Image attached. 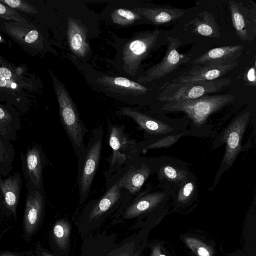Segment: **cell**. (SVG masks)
I'll use <instances>...</instances> for the list:
<instances>
[{
  "mask_svg": "<svg viewBox=\"0 0 256 256\" xmlns=\"http://www.w3.org/2000/svg\"><path fill=\"white\" fill-rule=\"evenodd\" d=\"M70 60L92 86L106 96L131 105L140 106L141 98L150 89L128 77L105 74L94 69L70 54Z\"/></svg>",
  "mask_w": 256,
  "mask_h": 256,
  "instance_id": "obj_1",
  "label": "cell"
},
{
  "mask_svg": "<svg viewBox=\"0 0 256 256\" xmlns=\"http://www.w3.org/2000/svg\"><path fill=\"white\" fill-rule=\"evenodd\" d=\"M160 33V30L156 28L136 32L130 38L120 40L116 47L117 68L128 78L137 76L142 62L156 48Z\"/></svg>",
  "mask_w": 256,
  "mask_h": 256,
  "instance_id": "obj_2",
  "label": "cell"
},
{
  "mask_svg": "<svg viewBox=\"0 0 256 256\" xmlns=\"http://www.w3.org/2000/svg\"><path fill=\"white\" fill-rule=\"evenodd\" d=\"M82 2L64 1V38L70 54L84 62L90 56L89 39L95 36L90 32V25L86 23L88 10Z\"/></svg>",
  "mask_w": 256,
  "mask_h": 256,
  "instance_id": "obj_3",
  "label": "cell"
},
{
  "mask_svg": "<svg viewBox=\"0 0 256 256\" xmlns=\"http://www.w3.org/2000/svg\"><path fill=\"white\" fill-rule=\"evenodd\" d=\"M52 79L59 106L60 122L78 158L84 148V138L88 130L82 121L78 109L65 86L54 76H52Z\"/></svg>",
  "mask_w": 256,
  "mask_h": 256,
  "instance_id": "obj_4",
  "label": "cell"
},
{
  "mask_svg": "<svg viewBox=\"0 0 256 256\" xmlns=\"http://www.w3.org/2000/svg\"><path fill=\"white\" fill-rule=\"evenodd\" d=\"M104 134L102 126L94 129L91 132L87 145L78 157L77 184L80 204H82L88 198L98 168Z\"/></svg>",
  "mask_w": 256,
  "mask_h": 256,
  "instance_id": "obj_5",
  "label": "cell"
},
{
  "mask_svg": "<svg viewBox=\"0 0 256 256\" xmlns=\"http://www.w3.org/2000/svg\"><path fill=\"white\" fill-rule=\"evenodd\" d=\"M234 98L232 94H207L194 100L166 102L161 110L166 112H184L196 126H200L210 114L233 102Z\"/></svg>",
  "mask_w": 256,
  "mask_h": 256,
  "instance_id": "obj_6",
  "label": "cell"
},
{
  "mask_svg": "<svg viewBox=\"0 0 256 256\" xmlns=\"http://www.w3.org/2000/svg\"><path fill=\"white\" fill-rule=\"evenodd\" d=\"M124 130V124H108V142L112 152L108 159V168L104 172L105 178L139 157L142 152L136 146L137 142L130 138Z\"/></svg>",
  "mask_w": 256,
  "mask_h": 256,
  "instance_id": "obj_7",
  "label": "cell"
},
{
  "mask_svg": "<svg viewBox=\"0 0 256 256\" xmlns=\"http://www.w3.org/2000/svg\"><path fill=\"white\" fill-rule=\"evenodd\" d=\"M230 78H218L211 81L178 82L172 81L160 88L157 99L162 102L194 100L208 94L216 92L230 84Z\"/></svg>",
  "mask_w": 256,
  "mask_h": 256,
  "instance_id": "obj_8",
  "label": "cell"
},
{
  "mask_svg": "<svg viewBox=\"0 0 256 256\" xmlns=\"http://www.w3.org/2000/svg\"><path fill=\"white\" fill-rule=\"evenodd\" d=\"M156 158L139 156L111 176L133 198L138 194L149 177L156 172ZM109 178V177H108Z\"/></svg>",
  "mask_w": 256,
  "mask_h": 256,
  "instance_id": "obj_9",
  "label": "cell"
},
{
  "mask_svg": "<svg viewBox=\"0 0 256 256\" xmlns=\"http://www.w3.org/2000/svg\"><path fill=\"white\" fill-rule=\"evenodd\" d=\"M250 117L248 112L234 118L220 134V142L226 143V150L220 169L215 177L212 188L218 184L222 175L230 168L242 149V140Z\"/></svg>",
  "mask_w": 256,
  "mask_h": 256,
  "instance_id": "obj_10",
  "label": "cell"
},
{
  "mask_svg": "<svg viewBox=\"0 0 256 256\" xmlns=\"http://www.w3.org/2000/svg\"><path fill=\"white\" fill-rule=\"evenodd\" d=\"M168 44L162 60L142 73L136 78L138 83L146 84L158 80L174 72L190 60V56L178 52L181 42L177 38L167 36Z\"/></svg>",
  "mask_w": 256,
  "mask_h": 256,
  "instance_id": "obj_11",
  "label": "cell"
},
{
  "mask_svg": "<svg viewBox=\"0 0 256 256\" xmlns=\"http://www.w3.org/2000/svg\"><path fill=\"white\" fill-rule=\"evenodd\" d=\"M156 165L160 186L171 196L192 174L184 162L172 157L156 158Z\"/></svg>",
  "mask_w": 256,
  "mask_h": 256,
  "instance_id": "obj_12",
  "label": "cell"
},
{
  "mask_svg": "<svg viewBox=\"0 0 256 256\" xmlns=\"http://www.w3.org/2000/svg\"><path fill=\"white\" fill-rule=\"evenodd\" d=\"M228 6L236 33L242 42L252 41L256 36V4L251 0H230Z\"/></svg>",
  "mask_w": 256,
  "mask_h": 256,
  "instance_id": "obj_13",
  "label": "cell"
},
{
  "mask_svg": "<svg viewBox=\"0 0 256 256\" xmlns=\"http://www.w3.org/2000/svg\"><path fill=\"white\" fill-rule=\"evenodd\" d=\"M116 114L132 119L147 134V138L158 139L183 132L176 128L177 126L152 117L136 107H123L116 110Z\"/></svg>",
  "mask_w": 256,
  "mask_h": 256,
  "instance_id": "obj_14",
  "label": "cell"
},
{
  "mask_svg": "<svg viewBox=\"0 0 256 256\" xmlns=\"http://www.w3.org/2000/svg\"><path fill=\"white\" fill-rule=\"evenodd\" d=\"M106 190L92 206L88 215L90 222L98 219L119 204L126 206L133 198L120 186L118 181L112 176L106 178Z\"/></svg>",
  "mask_w": 256,
  "mask_h": 256,
  "instance_id": "obj_15",
  "label": "cell"
},
{
  "mask_svg": "<svg viewBox=\"0 0 256 256\" xmlns=\"http://www.w3.org/2000/svg\"><path fill=\"white\" fill-rule=\"evenodd\" d=\"M152 186H148L130 200L124 209V218H134L164 206L171 196L170 192L164 190L152 192Z\"/></svg>",
  "mask_w": 256,
  "mask_h": 256,
  "instance_id": "obj_16",
  "label": "cell"
},
{
  "mask_svg": "<svg viewBox=\"0 0 256 256\" xmlns=\"http://www.w3.org/2000/svg\"><path fill=\"white\" fill-rule=\"evenodd\" d=\"M136 6L134 2L130 0L112 1L106 8L102 17L108 23L118 27L148 22L135 10Z\"/></svg>",
  "mask_w": 256,
  "mask_h": 256,
  "instance_id": "obj_17",
  "label": "cell"
},
{
  "mask_svg": "<svg viewBox=\"0 0 256 256\" xmlns=\"http://www.w3.org/2000/svg\"><path fill=\"white\" fill-rule=\"evenodd\" d=\"M22 159L28 190L44 191L42 170L44 158L40 146L35 144L29 147Z\"/></svg>",
  "mask_w": 256,
  "mask_h": 256,
  "instance_id": "obj_18",
  "label": "cell"
},
{
  "mask_svg": "<svg viewBox=\"0 0 256 256\" xmlns=\"http://www.w3.org/2000/svg\"><path fill=\"white\" fill-rule=\"evenodd\" d=\"M24 220L23 231L26 240H29L40 226L44 208V191L28 190Z\"/></svg>",
  "mask_w": 256,
  "mask_h": 256,
  "instance_id": "obj_19",
  "label": "cell"
},
{
  "mask_svg": "<svg viewBox=\"0 0 256 256\" xmlns=\"http://www.w3.org/2000/svg\"><path fill=\"white\" fill-rule=\"evenodd\" d=\"M238 66L237 61L204 66L194 65L189 70L182 74L172 81L178 82H190L214 80L220 78Z\"/></svg>",
  "mask_w": 256,
  "mask_h": 256,
  "instance_id": "obj_20",
  "label": "cell"
},
{
  "mask_svg": "<svg viewBox=\"0 0 256 256\" xmlns=\"http://www.w3.org/2000/svg\"><path fill=\"white\" fill-rule=\"evenodd\" d=\"M20 174L16 172L6 178H0V202L5 211L16 218V209L22 188Z\"/></svg>",
  "mask_w": 256,
  "mask_h": 256,
  "instance_id": "obj_21",
  "label": "cell"
},
{
  "mask_svg": "<svg viewBox=\"0 0 256 256\" xmlns=\"http://www.w3.org/2000/svg\"><path fill=\"white\" fill-rule=\"evenodd\" d=\"M242 49L240 44L214 48L192 60V63L194 66H204L236 61Z\"/></svg>",
  "mask_w": 256,
  "mask_h": 256,
  "instance_id": "obj_22",
  "label": "cell"
},
{
  "mask_svg": "<svg viewBox=\"0 0 256 256\" xmlns=\"http://www.w3.org/2000/svg\"><path fill=\"white\" fill-rule=\"evenodd\" d=\"M136 4L135 10L148 22L160 26L169 24L178 20L185 12L180 8L172 7H142Z\"/></svg>",
  "mask_w": 256,
  "mask_h": 256,
  "instance_id": "obj_23",
  "label": "cell"
},
{
  "mask_svg": "<svg viewBox=\"0 0 256 256\" xmlns=\"http://www.w3.org/2000/svg\"><path fill=\"white\" fill-rule=\"evenodd\" d=\"M184 29L204 36L214 38L221 36L220 28L213 15L206 10L198 14L184 26Z\"/></svg>",
  "mask_w": 256,
  "mask_h": 256,
  "instance_id": "obj_24",
  "label": "cell"
},
{
  "mask_svg": "<svg viewBox=\"0 0 256 256\" xmlns=\"http://www.w3.org/2000/svg\"><path fill=\"white\" fill-rule=\"evenodd\" d=\"M197 194L196 178L192 174L188 179L184 182L172 196H173L178 206H182L196 198Z\"/></svg>",
  "mask_w": 256,
  "mask_h": 256,
  "instance_id": "obj_25",
  "label": "cell"
},
{
  "mask_svg": "<svg viewBox=\"0 0 256 256\" xmlns=\"http://www.w3.org/2000/svg\"><path fill=\"white\" fill-rule=\"evenodd\" d=\"M15 155L12 144L0 136V178L8 176L12 168Z\"/></svg>",
  "mask_w": 256,
  "mask_h": 256,
  "instance_id": "obj_26",
  "label": "cell"
},
{
  "mask_svg": "<svg viewBox=\"0 0 256 256\" xmlns=\"http://www.w3.org/2000/svg\"><path fill=\"white\" fill-rule=\"evenodd\" d=\"M70 224L64 220L58 221L52 228V235L57 245L62 249L67 246L70 234Z\"/></svg>",
  "mask_w": 256,
  "mask_h": 256,
  "instance_id": "obj_27",
  "label": "cell"
},
{
  "mask_svg": "<svg viewBox=\"0 0 256 256\" xmlns=\"http://www.w3.org/2000/svg\"><path fill=\"white\" fill-rule=\"evenodd\" d=\"M188 132H183L176 134L166 136L159 138H147L146 146L143 150L146 151L148 150L158 148H169L175 144L180 138L184 136Z\"/></svg>",
  "mask_w": 256,
  "mask_h": 256,
  "instance_id": "obj_28",
  "label": "cell"
},
{
  "mask_svg": "<svg viewBox=\"0 0 256 256\" xmlns=\"http://www.w3.org/2000/svg\"><path fill=\"white\" fill-rule=\"evenodd\" d=\"M184 242L198 256H212L210 250L199 240L194 238L187 237L184 238Z\"/></svg>",
  "mask_w": 256,
  "mask_h": 256,
  "instance_id": "obj_29",
  "label": "cell"
},
{
  "mask_svg": "<svg viewBox=\"0 0 256 256\" xmlns=\"http://www.w3.org/2000/svg\"><path fill=\"white\" fill-rule=\"evenodd\" d=\"M9 7L28 13L36 12L34 8L26 2L20 0H0Z\"/></svg>",
  "mask_w": 256,
  "mask_h": 256,
  "instance_id": "obj_30",
  "label": "cell"
},
{
  "mask_svg": "<svg viewBox=\"0 0 256 256\" xmlns=\"http://www.w3.org/2000/svg\"><path fill=\"white\" fill-rule=\"evenodd\" d=\"M242 78L244 85L247 86H256V74L255 60H254L252 64L250 65L244 72Z\"/></svg>",
  "mask_w": 256,
  "mask_h": 256,
  "instance_id": "obj_31",
  "label": "cell"
},
{
  "mask_svg": "<svg viewBox=\"0 0 256 256\" xmlns=\"http://www.w3.org/2000/svg\"><path fill=\"white\" fill-rule=\"evenodd\" d=\"M18 14L10 7H8L0 2V17L8 20H20Z\"/></svg>",
  "mask_w": 256,
  "mask_h": 256,
  "instance_id": "obj_32",
  "label": "cell"
},
{
  "mask_svg": "<svg viewBox=\"0 0 256 256\" xmlns=\"http://www.w3.org/2000/svg\"><path fill=\"white\" fill-rule=\"evenodd\" d=\"M38 37V32L36 30H32L26 35L24 40L26 43L30 44L36 41Z\"/></svg>",
  "mask_w": 256,
  "mask_h": 256,
  "instance_id": "obj_33",
  "label": "cell"
},
{
  "mask_svg": "<svg viewBox=\"0 0 256 256\" xmlns=\"http://www.w3.org/2000/svg\"><path fill=\"white\" fill-rule=\"evenodd\" d=\"M32 252H14L4 251L0 252V256H31Z\"/></svg>",
  "mask_w": 256,
  "mask_h": 256,
  "instance_id": "obj_34",
  "label": "cell"
},
{
  "mask_svg": "<svg viewBox=\"0 0 256 256\" xmlns=\"http://www.w3.org/2000/svg\"><path fill=\"white\" fill-rule=\"evenodd\" d=\"M12 76L10 70L4 67L0 68V77L6 80H10Z\"/></svg>",
  "mask_w": 256,
  "mask_h": 256,
  "instance_id": "obj_35",
  "label": "cell"
},
{
  "mask_svg": "<svg viewBox=\"0 0 256 256\" xmlns=\"http://www.w3.org/2000/svg\"><path fill=\"white\" fill-rule=\"evenodd\" d=\"M36 256H52L44 250L40 245L36 244Z\"/></svg>",
  "mask_w": 256,
  "mask_h": 256,
  "instance_id": "obj_36",
  "label": "cell"
},
{
  "mask_svg": "<svg viewBox=\"0 0 256 256\" xmlns=\"http://www.w3.org/2000/svg\"><path fill=\"white\" fill-rule=\"evenodd\" d=\"M16 85V84H9L6 80L0 77V87H8L15 88Z\"/></svg>",
  "mask_w": 256,
  "mask_h": 256,
  "instance_id": "obj_37",
  "label": "cell"
},
{
  "mask_svg": "<svg viewBox=\"0 0 256 256\" xmlns=\"http://www.w3.org/2000/svg\"><path fill=\"white\" fill-rule=\"evenodd\" d=\"M151 256H166V254H162L160 251L159 248H154L152 252Z\"/></svg>",
  "mask_w": 256,
  "mask_h": 256,
  "instance_id": "obj_38",
  "label": "cell"
},
{
  "mask_svg": "<svg viewBox=\"0 0 256 256\" xmlns=\"http://www.w3.org/2000/svg\"><path fill=\"white\" fill-rule=\"evenodd\" d=\"M2 42V40L1 36H0V42Z\"/></svg>",
  "mask_w": 256,
  "mask_h": 256,
  "instance_id": "obj_39",
  "label": "cell"
},
{
  "mask_svg": "<svg viewBox=\"0 0 256 256\" xmlns=\"http://www.w3.org/2000/svg\"><path fill=\"white\" fill-rule=\"evenodd\" d=\"M138 256V254H137V253H136V254H134V256Z\"/></svg>",
  "mask_w": 256,
  "mask_h": 256,
  "instance_id": "obj_40",
  "label": "cell"
}]
</instances>
